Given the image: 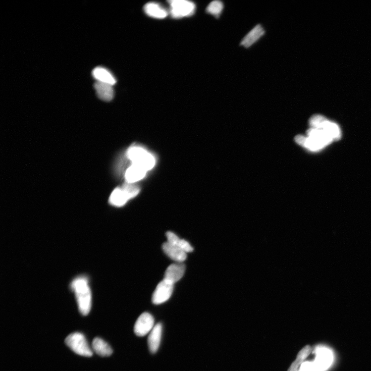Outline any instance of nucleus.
I'll list each match as a JSON object with an SVG mask.
<instances>
[{"instance_id":"22","label":"nucleus","mask_w":371,"mask_h":371,"mask_svg":"<svg viewBox=\"0 0 371 371\" xmlns=\"http://www.w3.org/2000/svg\"><path fill=\"white\" fill-rule=\"evenodd\" d=\"M312 352V349L310 345H307L302 349L299 353L297 360L292 363L288 371H298L301 365L305 362Z\"/></svg>"},{"instance_id":"16","label":"nucleus","mask_w":371,"mask_h":371,"mask_svg":"<svg viewBox=\"0 0 371 371\" xmlns=\"http://www.w3.org/2000/svg\"><path fill=\"white\" fill-rule=\"evenodd\" d=\"M98 97L102 100L109 102L114 97L112 86L106 83L97 82L94 85Z\"/></svg>"},{"instance_id":"8","label":"nucleus","mask_w":371,"mask_h":371,"mask_svg":"<svg viewBox=\"0 0 371 371\" xmlns=\"http://www.w3.org/2000/svg\"><path fill=\"white\" fill-rule=\"evenodd\" d=\"M174 285L163 279L159 284L153 294L152 302L156 305H159L168 301L171 297Z\"/></svg>"},{"instance_id":"20","label":"nucleus","mask_w":371,"mask_h":371,"mask_svg":"<svg viewBox=\"0 0 371 371\" xmlns=\"http://www.w3.org/2000/svg\"><path fill=\"white\" fill-rule=\"evenodd\" d=\"M295 140L299 145L312 151H317L325 148L315 139L308 136L298 135L296 136Z\"/></svg>"},{"instance_id":"18","label":"nucleus","mask_w":371,"mask_h":371,"mask_svg":"<svg viewBox=\"0 0 371 371\" xmlns=\"http://www.w3.org/2000/svg\"><path fill=\"white\" fill-rule=\"evenodd\" d=\"M93 75L97 82L106 83L112 86L116 83V80L113 75L105 68H96L93 71Z\"/></svg>"},{"instance_id":"4","label":"nucleus","mask_w":371,"mask_h":371,"mask_svg":"<svg viewBox=\"0 0 371 371\" xmlns=\"http://www.w3.org/2000/svg\"><path fill=\"white\" fill-rule=\"evenodd\" d=\"M310 124L311 128L325 131L334 140H339L341 137V131L338 125L322 115H314L310 120Z\"/></svg>"},{"instance_id":"9","label":"nucleus","mask_w":371,"mask_h":371,"mask_svg":"<svg viewBox=\"0 0 371 371\" xmlns=\"http://www.w3.org/2000/svg\"><path fill=\"white\" fill-rule=\"evenodd\" d=\"M185 269V265L182 263L172 264L166 270L163 279L174 285L183 277Z\"/></svg>"},{"instance_id":"15","label":"nucleus","mask_w":371,"mask_h":371,"mask_svg":"<svg viewBox=\"0 0 371 371\" xmlns=\"http://www.w3.org/2000/svg\"><path fill=\"white\" fill-rule=\"evenodd\" d=\"M265 31L262 25L259 24L248 33L242 41L240 45L246 48H249L258 41L265 34Z\"/></svg>"},{"instance_id":"12","label":"nucleus","mask_w":371,"mask_h":371,"mask_svg":"<svg viewBox=\"0 0 371 371\" xmlns=\"http://www.w3.org/2000/svg\"><path fill=\"white\" fill-rule=\"evenodd\" d=\"M162 249L168 257L178 263H182L187 259V253L170 244L168 242L164 243Z\"/></svg>"},{"instance_id":"1","label":"nucleus","mask_w":371,"mask_h":371,"mask_svg":"<svg viewBox=\"0 0 371 371\" xmlns=\"http://www.w3.org/2000/svg\"><path fill=\"white\" fill-rule=\"evenodd\" d=\"M71 289L75 293L80 312L83 316L88 315L92 305V292L88 279L85 276L76 278L71 284Z\"/></svg>"},{"instance_id":"21","label":"nucleus","mask_w":371,"mask_h":371,"mask_svg":"<svg viewBox=\"0 0 371 371\" xmlns=\"http://www.w3.org/2000/svg\"><path fill=\"white\" fill-rule=\"evenodd\" d=\"M167 238V242L170 244L181 249L186 253L193 252V247L187 241L179 238L175 234L171 232L166 233Z\"/></svg>"},{"instance_id":"7","label":"nucleus","mask_w":371,"mask_h":371,"mask_svg":"<svg viewBox=\"0 0 371 371\" xmlns=\"http://www.w3.org/2000/svg\"><path fill=\"white\" fill-rule=\"evenodd\" d=\"M155 327V318L148 313L141 315L134 326L135 334L139 337H144L150 333Z\"/></svg>"},{"instance_id":"17","label":"nucleus","mask_w":371,"mask_h":371,"mask_svg":"<svg viewBox=\"0 0 371 371\" xmlns=\"http://www.w3.org/2000/svg\"><path fill=\"white\" fill-rule=\"evenodd\" d=\"M92 348L97 354L102 357L110 356L113 352L109 344L100 337L93 340Z\"/></svg>"},{"instance_id":"24","label":"nucleus","mask_w":371,"mask_h":371,"mask_svg":"<svg viewBox=\"0 0 371 371\" xmlns=\"http://www.w3.org/2000/svg\"><path fill=\"white\" fill-rule=\"evenodd\" d=\"M298 371H318L313 362L305 361L300 366Z\"/></svg>"},{"instance_id":"23","label":"nucleus","mask_w":371,"mask_h":371,"mask_svg":"<svg viewBox=\"0 0 371 371\" xmlns=\"http://www.w3.org/2000/svg\"><path fill=\"white\" fill-rule=\"evenodd\" d=\"M223 9V4L220 1H214L208 6L207 11L208 13L216 17L220 16Z\"/></svg>"},{"instance_id":"5","label":"nucleus","mask_w":371,"mask_h":371,"mask_svg":"<svg viewBox=\"0 0 371 371\" xmlns=\"http://www.w3.org/2000/svg\"><path fill=\"white\" fill-rule=\"evenodd\" d=\"M170 5V13L176 19L193 15L195 12L196 5L194 3L186 0H172L169 1Z\"/></svg>"},{"instance_id":"6","label":"nucleus","mask_w":371,"mask_h":371,"mask_svg":"<svg viewBox=\"0 0 371 371\" xmlns=\"http://www.w3.org/2000/svg\"><path fill=\"white\" fill-rule=\"evenodd\" d=\"M315 358L313 361L318 371H325L334 361V355L326 348H318L315 351Z\"/></svg>"},{"instance_id":"19","label":"nucleus","mask_w":371,"mask_h":371,"mask_svg":"<svg viewBox=\"0 0 371 371\" xmlns=\"http://www.w3.org/2000/svg\"><path fill=\"white\" fill-rule=\"evenodd\" d=\"M308 137L313 138L325 147L334 140L325 131L322 129H311L307 132Z\"/></svg>"},{"instance_id":"10","label":"nucleus","mask_w":371,"mask_h":371,"mask_svg":"<svg viewBox=\"0 0 371 371\" xmlns=\"http://www.w3.org/2000/svg\"><path fill=\"white\" fill-rule=\"evenodd\" d=\"M162 332V325L161 323L156 325L150 332L148 339L150 351L152 354L156 353L160 346Z\"/></svg>"},{"instance_id":"13","label":"nucleus","mask_w":371,"mask_h":371,"mask_svg":"<svg viewBox=\"0 0 371 371\" xmlns=\"http://www.w3.org/2000/svg\"><path fill=\"white\" fill-rule=\"evenodd\" d=\"M144 10L149 17L156 19H164L168 15V11L160 4L155 3H148L145 5Z\"/></svg>"},{"instance_id":"3","label":"nucleus","mask_w":371,"mask_h":371,"mask_svg":"<svg viewBox=\"0 0 371 371\" xmlns=\"http://www.w3.org/2000/svg\"><path fill=\"white\" fill-rule=\"evenodd\" d=\"M67 346L75 353L84 357H91L93 351L85 335L80 332H74L65 339Z\"/></svg>"},{"instance_id":"11","label":"nucleus","mask_w":371,"mask_h":371,"mask_svg":"<svg viewBox=\"0 0 371 371\" xmlns=\"http://www.w3.org/2000/svg\"><path fill=\"white\" fill-rule=\"evenodd\" d=\"M132 199L126 190L123 187L115 189L111 193L109 202L111 206L116 207H121Z\"/></svg>"},{"instance_id":"14","label":"nucleus","mask_w":371,"mask_h":371,"mask_svg":"<svg viewBox=\"0 0 371 371\" xmlns=\"http://www.w3.org/2000/svg\"><path fill=\"white\" fill-rule=\"evenodd\" d=\"M147 172V171L139 167V166L132 164L126 170L125 174L126 182L134 184L137 182L142 180L145 177Z\"/></svg>"},{"instance_id":"2","label":"nucleus","mask_w":371,"mask_h":371,"mask_svg":"<svg viewBox=\"0 0 371 371\" xmlns=\"http://www.w3.org/2000/svg\"><path fill=\"white\" fill-rule=\"evenodd\" d=\"M127 157L133 164L148 171L154 168L156 160L154 156L140 146H133L127 150Z\"/></svg>"}]
</instances>
